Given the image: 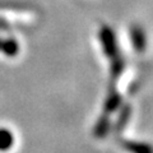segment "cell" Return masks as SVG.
Here are the masks:
<instances>
[{
	"mask_svg": "<svg viewBox=\"0 0 153 153\" xmlns=\"http://www.w3.org/2000/svg\"><path fill=\"white\" fill-rule=\"evenodd\" d=\"M121 102H123V98H121V94L117 92L116 87H115V82L110 83L108 85V91H107V96L105 98V102H103V112L105 114H114L116 110L121 106Z\"/></svg>",
	"mask_w": 153,
	"mask_h": 153,
	"instance_id": "cell-2",
	"label": "cell"
},
{
	"mask_svg": "<svg viewBox=\"0 0 153 153\" xmlns=\"http://www.w3.org/2000/svg\"><path fill=\"white\" fill-rule=\"evenodd\" d=\"M14 143V138L12 131L7 130V129H0V149L7 151L9 148H12Z\"/></svg>",
	"mask_w": 153,
	"mask_h": 153,
	"instance_id": "cell-8",
	"label": "cell"
},
{
	"mask_svg": "<svg viewBox=\"0 0 153 153\" xmlns=\"http://www.w3.org/2000/svg\"><path fill=\"white\" fill-rule=\"evenodd\" d=\"M129 37H130V42H131V46L134 47V50L138 54H143L147 49V36L144 30L140 26L134 25L130 27Z\"/></svg>",
	"mask_w": 153,
	"mask_h": 153,
	"instance_id": "cell-3",
	"label": "cell"
},
{
	"mask_svg": "<svg viewBox=\"0 0 153 153\" xmlns=\"http://www.w3.org/2000/svg\"><path fill=\"white\" fill-rule=\"evenodd\" d=\"M98 38L102 46V51L110 60L114 59L115 56H117L119 52V46H117V40L116 35H115L114 30L107 25L101 26L98 31Z\"/></svg>",
	"mask_w": 153,
	"mask_h": 153,
	"instance_id": "cell-1",
	"label": "cell"
},
{
	"mask_svg": "<svg viewBox=\"0 0 153 153\" xmlns=\"http://www.w3.org/2000/svg\"><path fill=\"white\" fill-rule=\"evenodd\" d=\"M124 69H125V61H124V57L120 54L117 56H115L114 59H111V64H110V78H111L112 82H115L123 74Z\"/></svg>",
	"mask_w": 153,
	"mask_h": 153,
	"instance_id": "cell-7",
	"label": "cell"
},
{
	"mask_svg": "<svg viewBox=\"0 0 153 153\" xmlns=\"http://www.w3.org/2000/svg\"><path fill=\"white\" fill-rule=\"evenodd\" d=\"M110 130H111V121H110L108 115L103 112L97 119V121H96L93 126V135L98 138V139H102V138L108 135Z\"/></svg>",
	"mask_w": 153,
	"mask_h": 153,
	"instance_id": "cell-5",
	"label": "cell"
},
{
	"mask_svg": "<svg viewBox=\"0 0 153 153\" xmlns=\"http://www.w3.org/2000/svg\"><path fill=\"white\" fill-rule=\"evenodd\" d=\"M130 117H131V106L130 105H123V107L120 110V114L117 116V120L116 124H115V131H121L126 128L128 123L130 121Z\"/></svg>",
	"mask_w": 153,
	"mask_h": 153,
	"instance_id": "cell-6",
	"label": "cell"
},
{
	"mask_svg": "<svg viewBox=\"0 0 153 153\" xmlns=\"http://www.w3.org/2000/svg\"><path fill=\"white\" fill-rule=\"evenodd\" d=\"M119 143H120V146L129 153H153V146L147 142L120 139Z\"/></svg>",
	"mask_w": 153,
	"mask_h": 153,
	"instance_id": "cell-4",
	"label": "cell"
}]
</instances>
